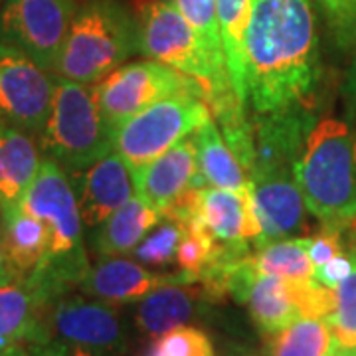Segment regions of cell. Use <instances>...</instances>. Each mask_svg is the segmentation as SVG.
Here are the masks:
<instances>
[{
	"mask_svg": "<svg viewBox=\"0 0 356 356\" xmlns=\"http://www.w3.org/2000/svg\"><path fill=\"white\" fill-rule=\"evenodd\" d=\"M245 50L255 115L307 107L321 79L313 0H252Z\"/></svg>",
	"mask_w": 356,
	"mask_h": 356,
	"instance_id": "obj_1",
	"label": "cell"
},
{
	"mask_svg": "<svg viewBox=\"0 0 356 356\" xmlns=\"http://www.w3.org/2000/svg\"><path fill=\"white\" fill-rule=\"evenodd\" d=\"M212 303L202 283H168L140 299L137 327L151 339H161L168 331L186 325L204 305Z\"/></svg>",
	"mask_w": 356,
	"mask_h": 356,
	"instance_id": "obj_21",
	"label": "cell"
},
{
	"mask_svg": "<svg viewBox=\"0 0 356 356\" xmlns=\"http://www.w3.org/2000/svg\"><path fill=\"white\" fill-rule=\"evenodd\" d=\"M168 283H196V281L180 269L178 273L163 275L121 255H105L97 259V264L89 267L88 275L79 285V291L93 299L119 307L139 301L153 289Z\"/></svg>",
	"mask_w": 356,
	"mask_h": 356,
	"instance_id": "obj_16",
	"label": "cell"
},
{
	"mask_svg": "<svg viewBox=\"0 0 356 356\" xmlns=\"http://www.w3.org/2000/svg\"><path fill=\"white\" fill-rule=\"evenodd\" d=\"M216 10L232 86L236 89L238 97L243 103H248L245 40H248V26L252 14V0H216Z\"/></svg>",
	"mask_w": 356,
	"mask_h": 356,
	"instance_id": "obj_26",
	"label": "cell"
},
{
	"mask_svg": "<svg viewBox=\"0 0 356 356\" xmlns=\"http://www.w3.org/2000/svg\"><path fill=\"white\" fill-rule=\"evenodd\" d=\"M156 344L165 356H216L210 337L188 325H180L168 331L156 341Z\"/></svg>",
	"mask_w": 356,
	"mask_h": 356,
	"instance_id": "obj_31",
	"label": "cell"
},
{
	"mask_svg": "<svg viewBox=\"0 0 356 356\" xmlns=\"http://www.w3.org/2000/svg\"><path fill=\"white\" fill-rule=\"evenodd\" d=\"M348 229H350V238H348V242L344 243V248H353V250H356V222Z\"/></svg>",
	"mask_w": 356,
	"mask_h": 356,
	"instance_id": "obj_39",
	"label": "cell"
},
{
	"mask_svg": "<svg viewBox=\"0 0 356 356\" xmlns=\"http://www.w3.org/2000/svg\"><path fill=\"white\" fill-rule=\"evenodd\" d=\"M10 281H13V275H10L8 266H6V255H4V245H2V234H0V285L10 283Z\"/></svg>",
	"mask_w": 356,
	"mask_h": 356,
	"instance_id": "obj_37",
	"label": "cell"
},
{
	"mask_svg": "<svg viewBox=\"0 0 356 356\" xmlns=\"http://www.w3.org/2000/svg\"><path fill=\"white\" fill-rule=\"evenodd\" d=\"M139 51L161 64L194 77L206 91L212 88V72L204 60L192 28L177 0H145L137 6Z\"/></svg>",
	"mask_w": 356,
	"mask_h": 356,
	"instance_id": "obj_9",
	"label": "cell"
},
{
	"mask_svg": "<svg viewBox=\"0 0 356 356\" xmlns=\"http://www.w3.org/2000/svg\"><path fill=\"white\" fill-rule=\"evenodd\" d=\"M344 102H346L348 115L356 119V54L353 64H350V70L346 74V79H344Z\"/></svg>",
	"mask_w": 356,
	"mask_h": 356,
	"instance_id": "obj_35",
	"label": "cell"
},
{
	"mask_svg": "<svg viewBox=\"0 0 356 356\" xmlns=\"http://www.w3.org/2000/svg\"><path fill=\"white\" fill-rule=\"evenodd\" d=\"M254 264L261 275H275L293 281L315 277V264L309 257L305 238H287L267 243L254 254Z\"/></svg>",
	"mask_w": 356,
	"mask_h": 356,
	"instance_id": "obj_28",
	"label": "cell"
},
{
	"mask_svg": "<svg viewBox=\"0 0 356 356\" xmlns=\"http://www.w3.org/2000/svg\"><path fill=\"white\" fill-rule=\"evenodd\" d=\"M212 111L204 95L180 93L145 107L113 131V151L131 170L153 163L182 139L194 135Z\"/></svg>",
	"mask_w": 356,
	"mask_h": 356,
	"instance_id": "obj_6",
	"label": "cell"
},
{
	"mask_svg": "<svg viewBox=\"0 0 356 356\" xmlns=\"http://www.w3.org/2000/svg\"><path fill=\"white\" fill-rule=\"evenodd\" d=\"M147 356H165V353H163V350L159 348V344L154 343L153 346H151V350H149V355H147Z\"/></svg>",
	"mask_w": 356,
	"mask_h": 356,
	"instance_id": "obj_40",
	"label": "cell"
},
{
	"mask_svg": "<svg viewBox=\"0 0 356 356\" xmlns=\"http://www.w3.org/2000/svg\"><path fill=\"white\" fill-rule=\"evenodd\" d=\"M198 212L216 243L250 248L261 238V222L255 208L252 182L243 192L202 186L198 191Z\"/></svg>",
	"mask_w": 356,
	"mask_h": 356,
	"instance_id": "obj_17",
	"label": "cell"
},
{
	"mask_svg": "<svg viewBox=\"0 0 356 356\" xmlns=\"http://www.w3.org/2000/svg\"><path fill=\"white\" fill-rule=\"evenodd\" d=\"M295 177L307 210L323 229L344 232L356 222V131L339 119L311 129Z\"/></svg>",
	"mask_w": 356,
	"mask_h": 356,
	"instance_id": "obj_3",
	"label": "cell"
},
{
	"mask_svg": "<svg viewBox=\"0 0 356 356\" xmlns=\"http://www.w3.org/2000/svg\"><path fill=\"white\" fill-rule=\"evenodd\" d=\"M355 269V259L353 255L344 250L343 254L334 255L327 264L315 267V280L331 289H337V285L344 281Z\"/></svg>",
	"mask_w": 356,
	"mask_h": 356,
	"instance_id": "obj_34",
	"label": "cell"
},
{
	"mask_svg": "<svg viewBox=\"0 0 356 356\" xmlns=\"http://www.w3.org/2000/svg\"><path fill=\"white\" fill-rule=\"evenodd\" d=\"M243 305H248L252 321L264 334H273L301 318L293 301L289 280L275 275L257 273Z\"/></svg>",
	"mask_w": 356,
	"mask_h": 356,
	"instance_id": "obj_25",
	"label": "cell"
},
{
	"mask_svg": "<svg viewBox=\"0 0 356 356\" xmlns=\"http://www.w3.org/2000/svg\"><path fill=\"white\" fill-rule=\"evenodd\" d=\"M255 208L261 222V238L255 250L287 240L305 228L307 204L297 184L295 170H267L250 177Z\"/></svg>",
	"mask_w": 356,
	"mask_h": 356,
	"instance_id": "obj_13",
	"label": "cell"
},
{
	"mask_svg": "<svg viewBox=\"0 0 356 356\" xmlns=\"http://www.w3.org/2000/svg\"><path fill=\"white\" fill-rule=\"evenodd\" d=\"M161 220L163 214L159 210L133 194L99 228L91 232V250L99 257L131 254Z\"/></svg>",
	"mask_w": 356,
	"mask_h": 356,
	"instance_id": "obj_23",
	"label": "cell"
},
{
	"mask_svg": "<svg viewBox=\"0 0 356 356\" xmlns=\"http://www.w3.org/2000/svg\"><path fill=\"white\" fill-rule=\"evenodd\" d=\"M305 245L309 257L315 264V267L323 266L329 259H332L334 255L344 252L343 232H339V229H321V234H317V236L305 238Z\"/></svg>",
	"mask_w": 356,
	"mask_h": 356,
	"instance_id": "obj_33",
	"label": "cell"
},
{
	"mask_svg": "<svg viewBox=\"0 0 356 356\" xmlns=\"http://www.w3.org/2000/svg\"><path fill=\"white\" fill-rule=\"evenodd\" d=\"M178 8L192 28L196 42L200 46L204 60L212 72V88L206 91L208 107L238 97L226 65V54L222 44V32L218 22L216 0H177ZM248 105V103H245Z\"/></svg>",
	"mask_w": 356,
	"mask_h": 356,
	"instance_id": "obj_22",
	"label": "cell"
},
{
	"mask_svg": "<svg viewBox=\"0 0 356 356\" xmlns=\"http://www.w3.org/2000/svg\"><path fill=\"white\" fill-rule=\"evenodd\" d=\"M2 2H4V0H0V6H2Z\"/></svg>",
	"mask_w": 356,
	"mask_h": 356,
	"instance_id": "obj_41",
	"label": "cell"
},
{
	"mask_svg": "<svg viewBox=\"0 0 356 356\" xmlns=\"http://www.w3.org/2000/svg\"><path fill=\"white\" fill-rule=\"evenodd\" d=\"M194 139L198 149V175L208 186L234 192H243L248 188L250 178L226 139H222L214 119L206 121L194 133Z\"/></svg>",
	"mask_w": 356,
	"mask_h": 356,
	"instance_id": "obj_24",
	"label": "cell"
},
{
	"mask_svg": "<svg viewBox=\"0 0 356 356\" xmlns=\"http://www.w3.org/2000/svg\"><path fill=\"white\" fill-rule=\"evenodd\" d=\"M20 204L44 220L50 229L48 257L28 283H32L51 305L65 293L79 291L91 267L83 243L86 226L76 191L64 168L50 156H44L38 175Z\"/></svg>",
	"mask_w": 356,
	"mask_h": 356,
	"instance_id": "obj_2",
	"label": "cell"
},
{
	"mask_svg": "<svg viewBox=\"0 0 356 356\" xmlns=\"http://www.w3.org/2000/svg\"><path fill=\"white\" fill-rule=\"evenodd\" d=\"M255 156L248 178L267 170H295L315 117L307 107H291L273 113L254 115Z\"/></svg>",
	"mask_w": 356,
	"mask_h": 356,
	"instance_id": "obj_15",
	"label": "cell"
},
{
	"mask_svg": "<svg viewBox=\"0 0 356 356\" xmlns=\"http://www.w3.org/2000/svg\"><path fill=\"white\" fill-rule=\"evenodd\" d=\"M95 93L103 117L115 131L129 117L153 103L180 93L204 95V88L194 77L149 58L119 65L95 83Z\"/></svg>",
	"mask_w": 356,
	"mask_h": 356,
	"instance_id": "obj_7",
	"label": "cell"
},
{
	"mask_svg": "<svg viewBox=\"0 0 356 356\" xmlns=\"http://www.w3.org/2000/svg\"><path fill=\"white\" fill-rule=\"evenodd\" d=\"M32 356H64V344L58 341H48L32 348Z\"/></svg>",
	"mask_w": 356,
	"mask_h": 356,
	"instance_id": "obj_36",
	"label": "cell"
},
{
	"mask_svg": "<svg viewBox=\"0 0 356 356\" xmlns=\"http://www.w3.org/2000/svg\"><path fill=\"white\" fill-rule=\"evenodd\" d=\"M131 175L135 194L159 210L163 218L194 186H208L198 175V149L192 135L156 156L153 163L131 170Z\"/></svg>",
	"mask_w": 356,
	"mask_h": 356,
	"instance_id": "obj_12",
	"label": "cell"
},
{
	"mask_svg": "<svg viewBox=\"0 0 356 356\" xmlns=\"http://www.w3.org/2000/svg\"><path fill=\"white\" fill-rule=\"evenodd\" d=\"M50 303L28 281L0 285V356L14 346L48 343L46 313Z\"/></svg>",
	"mask_w": 356,
	"mask_h": 356,
	"instance_id": "obj_18",
	"label": "cell"
},
{
	"mask_svg": "<svg viewBox=\"0 0 356 356\" xmlns=\"http://www.w3.org/2000/svg\"><path fill=\"white\" fill-rule=\"evenodd\" d=\"M2 356H32V348L30 346H14Z\"/></svg>",
	"mask_w": 356,
	"mask_h": 356,
	"instance_id": "obj_38",
	"label": "cell"
},
{
	"mask_svg": "<svg viewBox=\"0 0 356 356\" xmlns=\"http://www.w3.org/2000/svg\"><path fill=\"white\" fill-rule=\"evenodd\" d=\"M44 156L67 175L83 170L113 151V129L103 117L95 86L56 74L48 121L38 135Z\"/></svg>",
	"mask_w": 356,
	"mask_h": 356,
	"instance_id": "obj_5",
	"label": "cell"
},
{
	"mask_svg": "<svg viewBox=\"0 0 356 356\" xmlns=\"http://www.w3.org/2000/svg\"><path fill=\"white\" fill-rule=\"evenodd\" d=\"M266 337L267 356H327L331 346V329L325 318H297Z\"/></svg>",
	"mask_w": 356,
	"mask_h": 356,
	"instance_id": "obj_27",
	"label": "cell"
},
{
	"mask_svg": "<svg viewBox=\"0 0 356 356\" xmlns=\"http://www.w3.org/2000/svg\"><path fill=\"white\" fill-rule=\"evenodd\" d=\"M339 48L356 46V0H318Z\"/></svg>",
	"mask_w": 356,
	"mask_h": 356,
	"instance_id": "obj_32",
	"label": "cell"
},
{
	"mask_svg": "<svg viewBox=\"0 0 356 356\" xmlns=\"http://www.w3.org/2000/svg\"><path fill=\"white\" fill-rule=\"evenodd\" d=\"M46 337L48 341L81 346L102 356L123 353L127 346L117 305L81 291L65 293L48 307Z\"/></svg>",
	"mask_w": 356,
	"mask_h": 356,
	"instance_id": "obj_10",
	"label": "cell"
},
{
	"mask_svg": "<svg viewBox=\"0 0 356 356\" xmlns=\"http://www.w3.org/2000/svg\"><path fill=\"white\" fill-rule=\"evenodd\" d=\"M34 133L0 117V212L22 202L42 166V149Z\"/></svg>",
	"mask_w": 356,
	"mask_h": 356,
	"instance_id": "obj_19",
	"label": "cell"
},
{
	"mask_svg": "<svg viewBox=\"0 0 356 356\" xmlns=\"http://www.w3.org/2000/svg\"><path fill=\"white\" fill-rule=\"evenodd\" d=\"M139 51L137 16L123 0H83L77 8L56 74L95 86Z\"/></svg>",
	"mask_w": 356,
	"mask_h": 356,
	"instance_id": "obj_4",
	"label": "cell"
},
{
	"mask_svg": "<svg viewBox=\"0 0 356 356\" xmlns=\"http://www.w3.org/2000/svg\"><path fill=\"white\" fill-rule=\"evenodd\" d=\"M67 177L76 191L83 226L89 232H95L135 194L131 168L117 151Z\"/></svg>",
	"mask_w": 356,
	"mask_h": 356,
	"instance_id": "obj_14",
	"label": "cell"
},
{
	"mask_svg": "<svg viewBox=\"0 0 356 356\" xmlns=\"http://www.w3.org/2000/svg\"><path fill=\"white\" fill-rule=\"evenodd\" d=\"M0 234L13 281H28L50 252V229L22 204L0 212Z\"/></svg>",
	"mask_w": 356,
	"mask_h": 356,
	"instance_id": "obj_20",
	"label": "cell"
},
{
	"mask_svg": "<svg viewBox=\"0 0 356 356\" xmlns=\"http://www.w3.org/2000/svg\"><path fill=\"white\" fill-rule=\"evenodd\" d=\"M355 259L353 273L337 285V305L327 318L331 346L327 356H356V250L344 248Z\"/></svg>",
	"mask_w": 356,
	"mask_h": 356,
	"instance_id": "obj_29",
	"label": "cell"
},
{
	"mask_svg": "<svg viewBox=\"0 0 356 356\" xmlns=\"http://www.w3.org/2000/svg\"><path fill=\"white\" fill-rule=\"evenodd\" d=\"M56 74L0 42V117L40 135L48 121Z\"/></svg>",
	"mask_w": 356,
	"mask_h": 356,
	"instance_id": "obj_11",
	"label": "cell"
},
{
	"mask_svg": "<svg viewBox=\"0 0 356 356\" xmlns=\"http://www.w3.org/2000/svg\"><path fill=\"white\" fill-rule=\"evenodd\" d=\"M184 229L180 222L165 218V222L154 229L151 236H147L135 248V257L147 266H168L177 261L178 245L182 242Z\"/></svg>",
	"mask_w": 356,
	"mask_h": 356,
	"instance_id": "obj_30",
	"label": "cell"
},
{
	"mask_svg": "<svg viewBox=\"0 0 356 356\" xmlns=\"http://www.w3.org/2000/svg\"><path fill=\"white\" fill-rule=\"evenodd\" d=\"M77 0H4L0 6V42L30 56L56 74Z\"/></svg>",
	"mask_w": 356,
	"mask_h": 356,
	"instance_id": "obj_8",
	"label": "cell"
}]
</instances>
